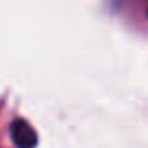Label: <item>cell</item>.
<instances>
[{
  "mask_svg": "<svg viewBox=\"0 0 148 148\" xmlns=\"http://www.w3.org/2000/svg\"><path fill=\"white\" fill-rule=\"evenodd\" d=\"M11 138L16 143L18 148H35L37 147V134L32 127L29 126V123H26L24 119H14L10 126Z\"/></svg>",
  "mask_w": 148,
  "mask_h": 148,
  "instance_id": "cell-1",
  "label": "cell"
}]
</instances>
